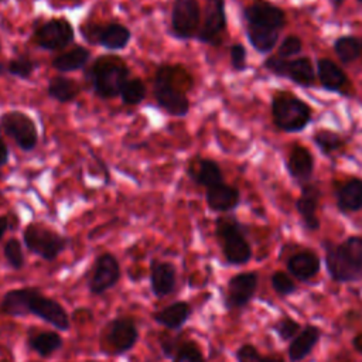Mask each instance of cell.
Returning <instances> with one entry per match:
<instances>
[{"label":"cell","mask_w":362,"mask_h":362,"mask_svg":"<svg viewBox=\"0 0 362 362\" xmlns=\"http://www.w3.org/2000/svg\"><path fill=\"white\" fill-rule=\"evenodd\" d=\"M130 69L123 58L117 55H100L95 59L86 72L96 96L112 99L120 95L123 85L129 81Z\"/></svg>","instance_id":"6da1fadb"},{"label":"cell","mask_w":362,"mask_h":362,"mask_svg":"<svg viewBox=\"0 0 362 362\" xmlns=\"http://www.w3.org/2000/svg\"><path fill=\"white\" fill-rule=\"evenodd\" d=\"M178 69L180 68L174 65L158 66L153 79V95L158 106L168 115L182 117L189 112V99L175 86Z\"/></svg>","instance_id":"7a4b0ae2"},{"label":"cell","mask_w":362,"mask_h":362,"mask_svg":"<svg viewBox=\"0 0 362 362\" xmlns=\"http://www.w3.org/2000/svg\"><path fill=\"white\" fill-rule=\"evenodd\" d=\"M215 235L223 257L229 264L240 266L252 259V246L246 239L245 228L235 218H218L215 222Z\"/></svg>","instance_id":"3957f363"},{"label":"cell","mask_w":362,"mask_h":362,"mask_svg":"<svg viewBox=\"0 0 362 362\" xmlns=\"http://www.w3.org/2000/svg\"><path fill=\"white\" fill-rule=\"evenodd\" d=\"M273 123L286 133H298L311 120L310 106L290 92H277L272 99Z\"/></svg>","instance_id":"277c9868"},{"label":"cell","mask_w":362,"mask_h":362,"mask_svg":"<svg viewBox=\"0 0 362 362\" xmlns=\"http://www.w3.org/2000/svg\"><path fill=\"white\" fill-rule=\"evenodd\" d=\"M23 240L25 247L42 257L44 260H55L66 247L68 239L54 229L41 223H28L23 232Z\"/></svg>","instance_id":"5b68a950"},{"label":"cell","mask_w":362,"mask_h":362,"mask_svg":"<svg viewBox=\"0 0 362 362\" xmlns=\"http://www.w3.org/2000/svg\"><path fill=\"white\" fill-rule=\"evenodd\" d=\"M264 68L277 76L290 79L298 86L310 88L315 83L317 71L308 57H298L294 59H284L279 55L269 57L264 61Z\"/></svg>","instance_id":"8992f818"},{"label":"cell","mask_w":362,"mask_h":362,"mask_svg":"<svg viewBox=\"0 0 362 362\" xmlns=\"http://www.w3.org/2000/svg\"><path fill=\"white\" fill-rule=\"evenodd\" d=\"M0 132L13 139L23 151H31L38 143L34 120L20 110L6 112L0 116Z\"/></svg>","instance_id":"52a82bcc"},{"label":"cell","mask_w":362,"mask_h":362,"mask_svg":"<svg viewBox=\"0 0 362 362\" xmlns=\"http://www.w3.org/2000/svg\"><path fill=\"white\" fill-rule=\"evenodd\" d=\"M81 34L86 41L102 45L109 51H119L126 48L132 38L130 30L120 23H86L81 25Z\"/></svg>","instance_id":"ba28073f"},{"label":"cell","mask_w":362,"mask_h":362,"mask_svg":"<svg viewBox=\"0 0 362 362\" xmlns=\"http://www.w3.org/2000/svg\"><path fill=\"white\" fill-rule=\"evenodd\" d=\"M201 20L202 16L198 0H174L171 10V31L175 38H197Z\"/></svg>","instance_id":"9c48e42d"},{"label":"cell","mask_w":362,"mask_h":362,"mask_svg":"<svg viewBox=\"0 0 362 362\" xmlns=\"http://www.w3.org/2000/svg\"><path fill=\"white\" fill-rule=\"evenodd\" d=\"M325 264L331 279L337 283H352L362 279V267L344 250L342 245L325 242Z\"/></svg>","instance_id":"30bf717a"},{"label":"cell","mask_w":362,"mask_h":362,"mask_svg":"<svg viewBox=\"0 0 362 362\" xmlns=\"http://www.w3.org/2000/svg\"><path fill=\"white\" fill-rule=\"evenodd\" d=\"M75 38L74 27L66 18H51L34 31L35 44L47 51H58L69 45Z\"/></svg>","instance_id":"8fae6325"},{"label":"cell","mask_w":362,"mask_h":362,"mask_svg":"<svg viewBox=\"0 0 362 362\" xmlns=\"http://www.w3.org/2000/svg\"><path fill=\"white\" fill-rule=\"evenodd\" d=\"M27 313L34 314L35 317L44 320L45 322L54 325L58 329H62V331L69 329V317L65 308L58 301L42 296L35 288H33L30 293L28 303H27Z\"/></svg>","instance_id":"7c38bea8"},{"label":"cell","mask_w":362,"mask_h":362,"mask_svg":"<svg viewBox=\"0 0 362 362\" xmlns=\"http://www.w3.org/2000/svg\"><path fill=\"white\" fill-rule=\"evenodd\" d=\"M225 0H206L197 40H199L204 44L218 45L221 42V34L225 31Z\"/></svg>","instance_id":"4fadbf2b"},{"label":"cell","mask_w":362,"mask_h":362,"mask_svg":"<svg viewBox=\"0 0 362 362\" xmlns=\"http://www.w3.org/2000/svg\"><path fill=\"white\" fill-rule=\"evenodd\" d=\"M120 279V264L112 253H102L96 257L92 274L88 283L92 294H103L106 290L116 286Z\"/></svg>","instance_id":"5bb4252c"},{"label":"cell","mask_w":362,"mask_h":362,"mask_svg":"<svg viewBox=\"0 0 362 362\" xmlns=\"http://www.w3.org/2000/svg\"><path fill=\"white\" fill-rule=\"evenodd\" d=\"M257 273L245 272L232 276L226 286L225 307L228 310L243 308L255 296L257 288Z\"/></svg>","instance_id":"9a60e30c"},{"label":"cell","mask_w":362,"mask_h":362,"mask_svg":"<svg viewBox=\"0 0 362 362\" xmlns=\"http://www.w3.org/2000/svg\"><path fill=\"white\" fill-rule=\"evenodd\" d=\"M137 338L139 331L130 317H116L106 327V342L115 355H122L130 351Z\"/></svg>","instance_id":"2e32d148"},{"label":"cell","mask_w":362,"mask_h":362,"mask_svg":"<svg viewBox=\"0 0 362 362\" xmlns=\"http://www.w3.org/2000/svg\"><path fill=\"white\" fill-rule=\"evenodd\" d=\"M247 24L279 30L286 25V13L267 0H255L243 10Z\"/></svg>","instance_id":"e0dca14e"},{"label":"cell","mask_w":362,"mask_h":362,"mask_svg":"<svg viewBox=\"0 0 362 362\" xmlns=\"http://www.w3.org/2000/svg\"><path fill=\"white\" fill-rule=\"evenodd\" d=\"M320 201V188L314 184H304L301 194L296 201V209L308 230H317L320 228V219L317 216V208Z\"/></svg>","instance_id":"ac0fdd59"},{"label":"cell","mask_w":362,"mask_h":362,"mask_svg":"<svg viewBox=\"0 0 362 362\" xmlns=\"http://www.w3.org/2000/svg\"><path fill=\"white\" fill-rule=\"evenodd\" d=\"M177 273L170 262L153 260L150 266V287L156 297L163 298L171 294L175 288Z\"/></svg>","instance_id":"d6986e66"},{"label":"cell","mask_w":362,"mask_h":362,"mask_svg":"<svg viewBox=\"0 0 362 362\" xmlns=\"http://www.w3.org/2000/svg\"><path fill=\"white\" fill-rule=\"evenodd\" d=\"M206 205L214 212H229L235 209L240 202V192L236 187L219 182L206 188L205 192Z\"/></svg>","instance_id":"ffe728a7"},{"label":"cell","mask_w":362,"mask_h":362,"mask_svg":"<svg viewBox=\"0 0 362 362\" xmlns=\"http://www.w3.org/2000/svg\"><path fill=\"white\" fill-rule=\"evenodd\" d=\"M187 173L195 184L205 188L223 182V175L219 164L211 158H194L192 161H189Z\"/></svg>","instance_id":"44dd1931"},{"label":"cell","mask_w":362,"mask_h":362,"mask_svg":"<svg viewBox=\"0 0 362 362\" xmlns=\"http://www.w3.org/2000/svg\"><path fill=\"white\" fill-rule=\"evenodd\" d=\"M321 267V260L313 250L297 252L287 260V270L300 281H310L314 279Z\"/></svg>","instance_id":"7402d4cb"},{"label":"cell","mask_w":362,"mask_h":362,"mask_svg":"<svg viewBox=\"0 0 362 362\" xmlns=\"http://www.w3.org/2000/svg\"><path fill=\"white\" fill-rule=\"evenodd\" d=\"M337 206L341 212H358L362 209V180L349 178L335 189Z\"/></svg>","instance_id":"603a6c76"},{"label":"cell","mask_w":362,"mask_h":362,"mask_svg":"<svg viewBox=\"0 0 362 362\" xmlns=\"http://www.w3.org/2000/svg\"><path fill=\"white\" fill-rule=\"evenodd\" d=\"M321 337V329L315 325L304 327L288 345V358L291 362H300L308 356L313 348L318 344Z\"/></svg>","instance_id":"cb8c5ba5"},{"label":"cell","mask_w":362,"mask_h":362,"mask_svg":"<svg viewBox=\"0 0 362 362\" xmlns=\"http://www.w3.org/2000/svg\"><path fill=\"white\" fill-rule=\"evenodd\" d=\"M286 167L291 178L300 182H305L311 178V174L314 171V158L308 148L303 146H296L288 154Z\"/></svg>","instance_id":"d4e9b609"},{"label":"cell","mask_w":362,"mask_h":362,"mask_svg":"<svg viewBox=\"0 0 362 362\" xmlns=\"http://www.w3.org/2000/svg\"><path fill=\"white\" fill-rule=\"evenodd\" d=\"M191 313H192V308L189 303L175 301L161 308L160 311H156L153 314V320L168 329H180L188 321V318L191 317Z\"/></svg>","instance_id":"484cf974"},{"label":"cell","mask_w":362,"mask_h":362,"mask_svg":"<svg viewBox=\"0 0 362 362\" xmlns=\"http://www.w3.org/2000/svg\"><path fill=\"white\" fill-rule=\"evenodd\" d=\"M317 78L321 86L329 92H341L348 82L339 65L328 58H320L317 61Z\"/></svg>","instance_id":"4316f807"},{"label":"cell","mask_w":362,"mask_h":362,"mask_svg":"<svg viewBox=\"0 0 362 362\" xmlns=\"http://www.w3.org/2000/svg\"><path fill=\"white\" fill-rule=\"evenodd\" d=\"M90 58V51L82 45H74L71 49L58 54L52 59V68L61 74L83 68Z\"/></svg>","instance_id":"83f0119b"},{"label":"cell","mask_w":362,"mask_h":362,"mask_svg":"<svg viewBox=\"0 0 362 362\" xmlns=\"http://www.w3.org/2000/svg\"><path fill=\"white\" fill-rule=\"evenodd\" d=\"M279 30L247 24L246 35L250 45L260 54H269L279 41Z\"/></svg>","instance_id":"f1b7e54d"},{"label":"cell","mask_w":362,"mask_h":362,"mask_svg":"<svg viewBox=\"0 0 362 362\" xmlns=\"http://www.w3.org/2000/svg\"><path fill=\"white\" fill-rule=\"evenodd\" d=\"M33 288L24 287V288H14L7 291L0 303V308L4 314L11 317H23L27 315V303L28 297Z\"/></svg>","instance_id":"f546056e"},{"label":"cell","mask_w":362,"mask_h":362,"mask_svg":"<svg viewBox=\"0 0 362 362\" xmlns=\"http://www.w3.org/2000/svg\"><path fill=\"white\" fill-rule=\"evenodd\" d=\"M47 90H48L49 98H52L61 103H66V102L74 100L78 96L81 86L76 81L66 78L64 75H58L49 81Z\"/></svg>","instance_id":"4dcf8cb0"},{"label":"cell","mask_w":362,"mask_h":362,"mask_svg":"<svg viewBox=\"0 0 362 362\" xmlns=\"http://www.w3.org/2000/svg\"><path fill=\"white\" fill-rule=\"evenodd\" d=\"M28 344L41 356H49L62 346V338L54 331H42L30 335Z\"/></svg>","instance_id":"1f68e13d"},{"label":"cell","mask_w":362,"mask_h":362,"mask_svg":"<svg viewBox=\"0 0 362 362\" xmlns=\"http://www.w3.org/2000/svg\"><path fill=\"white\" fill-rule=\"evenodd\" d=\"M334 51L344 65H349L359 58L362 52V42L354 35H342L335 40Z\"/></svg>","instance_id":"d6a6232c"},{"label":"cell","mask_w":362,"mask_h":362,"mask_svg":"<svg viewBox=\"0 0 362 362\" xmlns=\"http://www.w3.org/2000/svg\"><path fill=\"white\" fill-rule=\"evenodd\" d=\"M313 141L324 156H331L335 151L342 150L345 146L344 139L338 133L327 129L317 130L313 134Z\"/></svg>","instance_id":"836d02e7"},{"label":"cell","mask_w":362,"mask_h":362,"mask_svg":"<svg viewBox=\"0 0 362 362\" xmlns=\"http://www.w3.org/2000/svg\"><path fill=\"white\" fill-rule=\"evenodd\" d=\"M146 93H147V88L141 79L129 78V81L123 85L120 90V98L126 105H137L146 98Z\"/></svg>","instance_id":"e575fe53"},{"label":"cell","mask_w":362,"mask_h":362,"mask_svg":"<svg viewBox=\"0 0 362 362\" xmlns=\"http://www.w3.org/2000/svg\"><path fill=\"white\" fill-rule=\"evenodd\" d=\"M37 68V62L28 55H18L11 58L6 66V71L20 79H28Z\"/></svg>","instance_id":"d590c367"},{"label":"cell","mask_w":362,"mask_h":362,"mask_svg":"<svg viewBox=\"0 0 362 362\" xmlns=\"http://www.w3.org/2000/svg\"><path fill=\"white\" fill-rule=\"evenodd\" d=\"M238 362H284L277 355H262L257 348L252 344H243L236 349Z\"/></svg>","instance_id":"8d00e7d4"},{"label":"cell","mask_w":362,"mask_h":362,"mask_svg":"<svg viewBox=\"0 0 362 362\" xmlns=\"http://www.w3.org/2000/svg\"><path fill=\"white\" fill-rule=\"evenodd\" d=\"M4 253V259L7 262V264L14 269V270H20L24 266V253L21 249V243L16 239V238H10L3 249Z\"/></svg>","instance_id":"74e56055"},{"label":"cell","mask_w":362,"mask_h":362,"mask_svg":"<svg viewBox=\"0 0 362 362\" xmlns=\"http://www.w3.org/2000/svg\"><path fill=\"white\" fill-rule=\"evenodd\" d=\"M272 328L281 341H291L301 331V325L288 315L279 318Z\"/></svg>","instance_id":"f35d334b"},{"label":"cell","mask_w":362,"mask_h":362,"mask_svg":"<svg viewBox=\"0 0 362 362\" xmlns=\"http://www.w3.org/2000/svg\"><path fill=\"white\" fill-rule=\"evenodd\" d=\"M173 362H205L199 346L192 341H185L180 344Z\"/></svg>","instance_id":"ab89813d"},{"label":"cell","mask_w":362,"mask_h":362,"mask_svg":"<svg viewBox=\"0 0 362 362\" xmlns=\"http://www.w3.org/2000/svg\"><path fill=\"white\" fill-rule=\"evenodd\" d=\"M270 284L279 297H287L297 290V286L291 277L281 270H277L272 274Z\"/></svg>","instance_id":"60d3db41"},{"label":"cell","mask_w":362,"mask_h":362,"mask_svg":"<svg viewBox=\"0 0 362 362\" xmlns=\"http://www.w3.org/2000/svg\"><path fill=\"white\" fill-rule=\"evenodd\" d=\"M303 49V42L297 35H287L283 38V41L279 45L277 55L280 58L288 59L297 54H300Z\"/></svg>","instance_id":"b9f144b4"},{"label":"cell","mask_w":362,"mask_h":362,"mask_svg":"<svg viewBox=\"0 0 362 362\" xmlns=\"http://www.w3.org/2000/svg\"><path fill=\"white\" fill-rule=\"evenodd\" d=\"M344 250L346 255L362 267V236H349L342 243Z\"/></svg>","instance_id":"7bdbcfd3"},{"label":"cell","mask_w":362,"mask_h":362,"mask_svg":"<svg viewBox=\"0 0 362 362\" xmlns=\"http://www.w3.org/2000/svg\"><path fill=\"white\" fill-rule=\"evenodd\" d=\"M229 55H230V65L235 71H243L246 69V48L236 42L229 48Z\"/></svg>","instance_id":"ee69618b"},{"label":"cell","mask_w":362,"mask_h":362,"mask_svg":"<svg viewBox=\"0 0 362 362\" xmlns=\"http://www.w3.org/2000/svg\"><path fill=\"white\" fill-rule=\"evenodd\" d=\"M160 346H161V352L164 356L167 358H174L177 349H178V342L175 338L173 337H161L160 338Z\"/></svg>","instance_id":"f6af8a7d"},{"label":"cell","mask_w":362,"mask_h":362,"mask_svg":"<svg viewBox=\"0 0 362 362\" xmlns=\"http://www.w3.org/2000/svg\"><path fill=\"white\" fill-rule=\"evenodd\" d=\"M8 161V147L7 144L0 139V168L4 167Z\"/></svg>","instance_id":"bcb514c9"},{"label":"cell","mask_w":362,"mask_h":362,"mask_svg":"<svg viewBox=\"0 0 362 362\" xmlns=\"http://www.w3.org/2000/svg\"><path fill=\"white\" fill-rule=\"evenodd\" d=\"M7 228H8V218L6 215H1L0 216V240H1L3 235L6 233Z\"/></svg>","instance_id":"7dc6e473"},{"label":"cell","mask_w":362,"mask_h":362,"mask_svg":"<svg viewBox=\"0 0 362 362\" xmlns=\"http://www.w3.org/2000/svg\"><path fill=\"white\" fill-rule=\"evenodd\" d=\"M342 1H344V0H332V4H334L335 7H339V6L342 4Z\"/></svg>","instance_id":"c3c4849f"},{"label":"cell","mask_w":362,"mask_h":362,"mask_svg":"<svg viewBox=\"0 0 362 362\" xmlns=\"http://www.w3.org/2000/svg\"><path fill=\"white\" fill-rule=\"evenodd\" d=\"M356 1H358V3H359V4H362V0H356Z\"/></svg>","instance_id":"681fc988"},{"label":"cell","mask_w":362,"mask_h":362,"mask_svg":"<svg viewBox=\"0 0 362 362\" xmlns=\"http://www.w3.org/2000/svg\"><path fill=\"white\" fill-rule=\"evenodd\" d=\"M89 362H92V361H89Z\"/></svg>","instance_id":"f907efd6"},{"label":"cell","mask_w":362,"mask_h":362,"mask_svg":"<svg viewBox=\"0 0 362 362\" xmlns=\"http://www.w3.org/2000/svg\"><path fill=\"white\" fill-rule=\"evenodd\" d=\"M0 1H3V0H0Z\"/></svg>","instance_id":"816d5d0a"}]
</instances>
